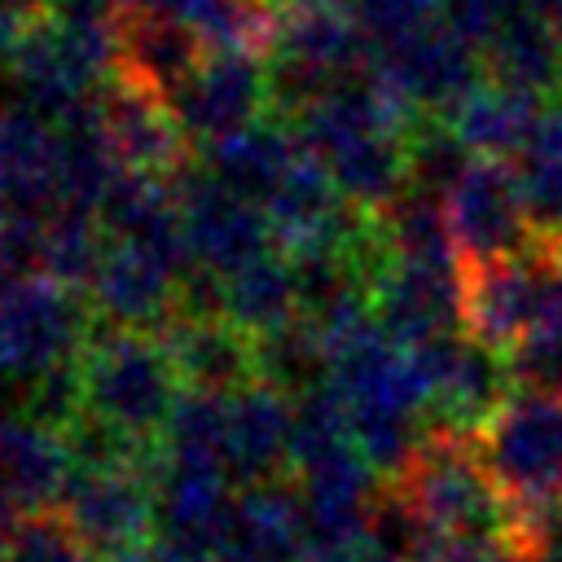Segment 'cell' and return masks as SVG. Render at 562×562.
I'll return each mask as SVG.
<instances>
[{"mask_svg":"<svg viewBox=\"0 0 562 562\" xmlns=\"http://www.w3.org/2000/svg\"><path fill=\"white\" fill-rule=\"evenodd\" d=\"M44 9H48V0H0V13L13 18V22H22V26L35 22Z\"/></svg>","mask_w":562,"mask_h":562,"instance_id":"obj_32","label":"cell"},{"mask_svg":"<svg viewBox=\"0 0 562 562\" xmlns=\"http://www.w3.org/2000/svg\"><path fill=\"white\" fill-rule=\"evenodd\" d=\"M92 105H97V127L123 171L162 176V180H180L189 171L193 140L167 92L114 70L97 88Z\"/></svg>","mask_w":562,"mask_h":562,"instance_id":"obj_10","label":"cell"},{"mask_svg":"<svg viewBox=\"0 0 562 562\" xmlns=\"http://www.w3.org/2000/svg\"><path fill=\"white\" fill-rule=\"evenodd\" d=\"M562 241H540L522 255L465 263V299H461V329L474 338L514 351L544 325L549 307V272Z\"/></svg>","mask_w":562,"mask_h":562,"instance_id":"obj_11","label":"cell"},{"mask_svg":"<svg viewBox=\"0 0 562 562\" xmlns=\"http://www.w3.org/2000/svg\"><path fill=\"white\" fill-rule=\"evenodd\" d=\"M527 562H562V553H549V549H540V553H527Z\"/></svg>","mask_w":562,"mask_h":562,"instance_id":"obj_36","label":"cell"},{"mask_svg":"<svg viewBox=\"0 0 562 562\" xmlns=\"http://www.w3.org/2000/svg\"><path fill=\"white\" fill-rule=\"evenodd\" d=\"M544 110V97L518 83H505L496 75L479 79L439 123H448V132L479 158H505L514 162L527 145V136L536 132Z\"/></svg>","mask_w":562,"mask_h":562,"instance_id":"obj_21","label":"cell"},{"mask_svg":"<svg viewBox=\"0 0 562 562\" xmlns=\"http://www.w3.org/2000/svg\"><path fill=\"white\" fill-rule=\"evenodd\" d=\"M417 562H527V544L518 536H461L430 540Z\"/></svg>","mask_w":562,"mask_h":562,"instance_id":"obj_30","label":"cell"},{"mask_svg":"<svg viewBox=\"0 0 562 562\" xmlns=\"http://www.w3.org/2000/svg\"><path fill=\"white\" fill-rule=\"evenodd\" d=\"M347 562H417L413 553H400V549H391V544H378V540H369L356 558H347Z\"/></svg>","mask_w":562,"mask_h":562,"instance_id":"obj_33","label":"cell"},{"mask_svg":"<svg viewBox=\"0 0 562 562\" xmlns=\"http://www.w3.org/2000/svg\"><path fill=\"white\" fill-rule=\"evenodd\" d=\"M66 426H53L26 408H0V492L18 514H44L57 505L70 474Z\"/></svg>","mask_w":562,"mask_h":562,"instance_id":"obj_19","label":"cell"},{"mask_svg":"<svg viewBox=\"0 0 562 562\" xmlns=\"http://www.w3.org/2000/svg\"><path fill=\"white\" fill-rule=\"evenodd\" d=\"M479 448L518 514L562 501V391L518 382L483 422Z\"/></svg>","mask_w":562,"mask_h":562,"instance_id":"obj_4","label":"cell"},{"mask_svg":"<svg viewBox=\"0 0 562 562\" xmlns=\"http://www.w3.org/2000/svg\"><path fill=\"white\" fill-rule=\"evenodd\" d=\"M413 351H417V364L426 378V400H430V417H435L430 426L479 435L483 422L518 386L509 351L474 338L470 329H448L439 338L413 342Z\"/></svg>","mask_w":562,"mask_h":562,"instance_id":"obj_9","label":"cell"},{"mask_svg":"<svg viewBox=\"0 0 562 562\" xmlns=\"http://www.w3.org/2000/svg\"><path fill=\"white\" fill-rule=\"evenodd\" d=\"M18 35H22V22H13V18L0 13V70H4V75H9V61H13Z\"/></svg>","mask_w":562,"mask_h":562,"instance_id":"obj_34","label":"cell"},{"mask_svg":"<svg viewBox=\"0 0 562 562\" xmlns=\"http://www.w3.org/2000/svg\"><path fill=\"white\" fill-rule=\"evenodd\" d=\"M514 171L540 237L562 241V92L540 110V123L514 158Z\"/></svg>","mask_w":562,"mask_h":562,"instance_id":"obj_27","label":"cell"},{"mask_svg":"<svg viewBox=\"0 0 562 562\" xmlns=\"http://www.w3.org/2000/svg\"><path fill=\"white\" fill-rule=\"evenodd\" d=\"M448 233L465 263H487L540 246V228L527 211L514 162L470 154L465 167L439 189Z\"/></svg>","mask_w":562,"mask_h":562,"instance_id":"obj_7","label":"cell"},{"mask_svg":"<svg viewBox=\"0 0 562 562\" xmlns=\"http://www.w3.org/2000/svg\"><path fill=\"white\" fill-rule=\"evenodd\" d=\"M220 562H303V496L277 479L246 483Z\"/></svg>","mask_w":562,"mask_h":562,"instance_id":"obj_23","label":"cell"},{"mask_svg":"<svg viewBox=\"0 0 562 562\" xmlns=\"http://www.w3.org/2000/svg\"><path fill=\"white\" fill-rule=\"evenodd\" d=\"M202 53H206L202 40L184 22L140 9V4H123L119 13V70L123 75L171 97Z\"/></svg>","mask_w":562,"mask_h":562,"instance_id":"obj_24","label":"cell"},{"mask_svg":"<svg viewBox=\"0 0 562 562\" xmlns=\"http://www.w3.org/2000/svg\"><path fill=\"white\" fill-rule=\"evenodd\" d=\"M448 0H351V13L360 18V26L369 31L373 44L400 40L435 18H443Z\"/></svg>","mask_w":562,"mask_h":562,"instance_id":"obj_28","label":"cell"},{"mask_svg":"<svg viewBox=\"0 0 562 562\" xmlns=\"http://www.w3.org/2000/svg\"><path fill=\"white\" fill-rule=\"evenodd\" d=\"M518 4H527V0H448L443 13L483 48V44L492 40V31H496Z\"/></svg>","mask_w":562,"mask_h":562,"instance_id":"obj_31","label":"cell"},{"mask_svg":"<svg viewBox=\"0 0 562 562\" xmlns=\"http://www.w3.org/2000/svg\"><path fill=\"white\" fill-rule=\"evenodd\" d=\"M483 61H487V75L531 88L544 101L562 92V35L531 0L518 4L492 31V40L483 44Z\"/></svg>","mask_w":562,"mask_h":562,"instance_id":"obj_25","label":"cell"},{"mask_svg":"<svg viewBox=\"0 0 562 562\" xmlns=\"http://www.w3.org/2000/svg\"><path fill=\"white\" fill-rule=\"evenodd\" d=\"M509 360H514L518 382L562 391V325H540L531 338H522L509 351Z\"/></svg>","mask_w":562,"mask_h":562,"instance_id":"obj_29","label":"cell"},{"mask_svg":"<svg viewBox=\"0 0 562 562\" xmlns=\"http://www.w3.org/2000/svg\"><path fill=\"white\" fill-rule=\"evenodd\" d=\"M373 316L404 342H426L461 329L465 259L461 255H404L391 250L369 277Z\"/></svg>","mask_w":562,"mask_h":562,"instance_id":"obj_12","label":"cell"},{"mask_svg":"<svg viewBox=\"0 0 562 562\" xmlns=\"http://www.w3.org/2000/svg\"><path fill=\"white\" fill-rule=\"evenodd\" d=\"M215 312L228 316L255 342L290 329L303 316V290H299L294 259L263 250V255L246 259L241 268L215 277Z\"/></svg>","mask_w":562,"mask_h":562,"instance_id":"obj_22","label":"cell"},{"mask_svg":"<svg viewBox=\"0 0 562 562\" xmlns=\"http://www.w3.org/2000/svg\"><path fill=\"white\" fill-rule=\"evenodd\" d=\"M299 400L281 382L250 378L228 391V470L237 483H263L290 470Z\"/></svg>","mask_w":562,"mask_h":562,"instance_id":"obj_20","label":"cell"},{"mask_svg":"<svg viewBox=\"0 0 562 562\" xmlns=\"http://www.w3.org/2000/svg\"><path fill=\"white\" fill-rule=\"evenodd\" d=\"M61 127L26 101H0V220H48L61 206Z\"/></svg>","mask_w":562,"mask_h":562,"instance_id":"obj_16","label":"cell"},{"mask_svg":"<svg viewBox=\"0 0 562 562\" xmlns=\"http://www.w3.org/2000/svg\"><path fill=\"white\" fill-rule=\"evenodd\" d=\"M299 149H303V140H299L294 123L277 119V114H263L259 123L215 140L206 149V162L224 184H233L237 193L263 202V193L281 180V171L299 158Z\"/></svg>","mask_w":562,"mask_h":562,"instance_id":"obj_26","label":"cell"},{"mask_svg":"<svg viewBox=\"0 0 562 562\" xmlns=\"http://www.w3.org/2000/svg\"><path fill=\"white\" fill-rule=\"evenodd\" d=\"M176 202H180V224L189 241V259L202 272H233L246 259L272 250L277 233L263 215V206L233 184H224L215 171H184L176 180Z\"/></svg>","mask_w":562,"mask_h":562,"instance_id":"obj_14","label":"cell"},{"mask_svg":"<svg viewBox=\"0 0 562 562\" xmlns=\"http://www.w3.org/2000/svg\"><path fill=\"white\" fill-rule=\"evenodd\" d=\"M180 373L184 386H211L233 391L250 378H259V347L250 334H241L228 316L180 303L162 329H154Z\"/></svg>","mask_w":562,"mask_h":562,"instance_id":"obj_18","label":"cell"},{"mask_svg":"<svg viewBox=\"0 0 562 562\" xmlns=\"http://www.w3.org/2000/svg\"><path fill=\"white\" fill-rule=\"evenodd\" d=\"M391 492L408 505L426 544L461 536H518V509L470 430L430 426L413 461L391 479Z\"/></svg>","mask_w":562,"mask_h":562,"instance_id":"obj_1","label":"cell"},{"mask_svg":"<svg viewBox=\"0 0 562 562\" xmlns=\"http://www.w3.org/2000/svg\"><path fill=\"white\" fill-rule=\"evenodd\" d=\"M75 386L79 417L114 426L140 443H158L184 382L154 329L97 321L75 356Z\"/></svg>","mask_w":562,"mask_h":562,"instance_id":"obj_2","label":"cell"},{"mask_svg":"<svg viewBox=\"0 0 562 562\" xmlns=\"http://www.w3.org/2000/svg\"><path fill=\"white\" fill-rule=\"evenodd\" d=\"M272 101V66L250 48H206L198 66L171 92V105L193 145L211 149L215 140L259 123Z\"/></svg>","mask_w":562,"mask_h":562,"instance_id":"obj_13","label":"cell"},{"mask_svg":"<svg viewBox=\"0 0 562 562\" xmlns=\"http://www.w3.org/2000/svg\"><path fill=\"white\" fill-rule=\"evenodd\" d=\"M531 4H536V9H540L549 22H553V31L562 35V0H531Z\"/></svg>","mask_w":562,"mask_h":562,"instance_id":"obj_35","label":"cell"},{"mask_svg":"<svg viewBox=\"0 0 562 562\" xmlns=\"http://www.w3.org/2000/svg\"><path fill=\"white\" fill-rule=\"evenodd\" d=\"M483 48L443 13L400 40L373 44L369 70L417 114V119H443L483 75H479Z\"/></svg>","mask_w":562,"mask_h":562,"instance_id":"obj_8","label":"cell"},{"mask_svg":"<svg viewBox=\"0 0 562 562\" xmlns=\"http://www.w3.org/2000/svg\"><path fill=\"white\" fill-rule=\"evenodd\" d=\"M184 277L176 263L105 237L97 268L83 285L88 307L105 325H127V329H162L171 312L184 303Z\"/></svg>","mask_w":562,"mask_h":562,"instance_id":"obj_15","label":"cell"},{"mask_svg":"<svg viewBox=\"0 0 562 562\" xmlns=\"http://www.w3.org/2000/svg\"><path fill=\"white\" fill-rule=\"evenodd\" d=\"M92 316L75 290L48 272H22L0 285V386H26L57 369H70Z\"/></svg>","mask_w":562,"mask_h":562,"instance_id":"obj_5","label":"cell"},{"mask_svg":"<svg viewBox=\"0 0 562 562\" xmlns=\"http://www.w3.org/2000/svg\"><path fill=\"white\" fill-rule=\"evenodd\" d=\"M158 531L176 558L184 562H220L233 505L237 496L228 492V474L220 470H193V465H158Z\"/></svg>","mask_w":562,"mask_h":562,"instance_id":"obj_17","label":"cell"},{"mask_svg":"<svg viewBox=\"0 0 562 562\" xmlns=\"http://www.w3.org/2000/svg\"><path fill=\"white\" fill-rule=\"evenodd\" d=\"M272 101L277 110H299L316 92L369 70L373 40L360 18L342 4H285L277 13L272 40Z\"/></svg>","mask_w":562,"mask_h":562,"instance_id":"obj_6","label":"cell"},{"mask_svg":"<svg viewBox=\"0 0 562 562\" xmlns=\"http://www.w3.org/2000/svg\"><path fill=\"white\" fill-rule=\"evenodd\" d=\"M53 509L101 562L154 540L158 531L154 457L75 461Z\"/></svg>","mask_w":562,"mask_h":562,"instance_id":"obj_3","label":"cell"}]
</instances>
